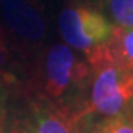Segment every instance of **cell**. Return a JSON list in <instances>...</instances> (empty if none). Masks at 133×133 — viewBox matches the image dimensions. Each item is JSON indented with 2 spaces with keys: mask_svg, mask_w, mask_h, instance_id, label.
<instances>
[{
  "mask_svg": "<svg viewBox=\"0 0 133 133\" xmlns=\"http://www.w3.org/2000/svg\"><path fill=\"white\" fill-rule=\"evenodd\" d=\"M36 98L66 108L81 117L86 108L92 70L84 55L65 43H53L43 50L37 70Z\"/></svg>",
  "mask_w": 133,
  "mask_h": 133,
  "instance_id": "cell-1",
  "label": "cell"
},
{
  "mask_svg": "<svg viewBox=\"0 0 133 133\" xmlns=\"http://www.w3.org/2000/svg\"><path fill=\"white\" fill-rule=\"evenodd\" d=\"M92 70L89 96L83 117H111L133 102V74L115 61L108 43L84 55Z\"/></svg>",
  "mask_w": 133,
  "mask_h": 133,
  "instance_id": "cell-2",
  "label": "cell"
},
{
  "mask_svg": "<svg viewBox=\"0 0 133 133\" xmlns=\"http://www.w3.org/2000/svg\"><path fill=\"white\" fill-rule=\"evenodd\" d=\"M56 21L64 43L81 55L107 43L114 30L104 12L86 0H74L65 5Z\"/></svg>",
  "mask_w": 133,
  "mask_h": 133,
  "instance_id": "cell-3",
  "label": "cell"
},
{
  "mask_svg": "<svg viewBox=\"0 0 133 133\" xmlns=\"http://www.w3.org/2000/svg\"><path fill=\"white\" fill-rule=\"evenodd\" d=\"M0 16L10 42L15 38L30 48L46 42L49 27L40 0H5L0 5Z\"/></svg>",
  "mask_w": 133,
  "mask_h": 133,
  "instance_id": "cell-4",
  "label": "cell"
},
{
  "mask_svg": "<svg viewBox=\"0 0 133 133\" xmlns=\"http://www.w3.org/2000/svg\"><path fill=\"white\" fill-rule=\"evenodd\" d=\"M31 133H81L80 117L70 109L34 98L27 117Z\"/></svg>",
  "mask_w": 133,
  "mask_h": 133,
  "instance_id": "cell-5",
  "label": "cell"
},
{
  "mask_svg": "<svg viewBox=\"0 0 133 133\" xmlns=\"http://www.w3.org/2000/svg\"><path fill=\"white\" fill-rule=\"evenodd\" d=\"M81 133H133V120L127 111L111 117H83L80 118Z\"/></svg>",
  "mask_w": 133,
  "mask_h": 133,
  "instance_id": "cell-6",
  "label": "cell"
},
{
  "mask_svg": "<svg viewBox=\"0 0 133 133\" xmlns=\"http://www.w3.org/2000/svg\"><path fill=\"white\" fill-rule=\"evenodd\" d=\"M108 46L115 61L133 74V28L114 27Z\"/></svg>",
  "mask_w": 133,
  "mask_h": 133,
  "instance_id": "cell-7",
  "label": "cell"
},
{
  "mask_svg": "<svg viewBox=\"0 0 133 133\" xmlns=\"http://www.w3.org/2000/svg\"><path fill=\"white\" fill-rule=\"evenodd\" d=\"M99 5L114 27L133 28V0H101Z\"/></svg>",
  "mask_w": 133,
  "mask_h": 133,
  "instance_id": "cell-8",
  "label": "cell"
},
{
  "mask_svg": "<svg viewBox=\"0 0 133 133\" xmlns=\"http://www.w3.org/2000/svg\"><path fill=\"white\" fill-rule=\"evenodd\" d=\"M0 80L6 83H14L16 80L12 42L2 24H0Z\"/></svg>",
  "mask_w": 133,
  "mask_h": 133,
  "instance_id": "cell-9",
  "label": "cell"
},
{
  "mask_svg": "<svg viewBox=\"0 0 133 133\" xmlns=\"http://www.w3.org/2000/svg\"><path fill=\"white\" fill-rule=\"evenodd\" d=\"M6 133H31V129H30L27 117L25 118L12 120L8 124V127H6Z\"/></svg>",
  "mask_w": 133,
  "mask_h": 133,
  "instance_id": "cell-10",
  "label": "cell"
},
{
  "mask_svg": "<svg viewBox=\"0 0 133 133\" xmlns=\"http://www.w3.org/2000/svg\"><path fill=\"white\" fill-rule=\"evenodd\" d=\"M6 127H8V123H6V109H5V105H3V101L0 98V133H6Z\"/></svg>",
  "mask_w": 133,
  "mask_h": 133,
  "instance_id": "cell-11",
  "label": "cell"
},
{
  "mask_svg": "<svg viewBox=\"0 0 133 133\" xmlns=\"http://www.w3.org/2000/svg\"><path fill=\"white\" fill-rule=\"evenodd\" d=\"M126 111H127V114L130 115V118L133 120V102H132V104H130V105L127 107V109H126Z\"/></svg>",
  "mask_w": 133,
  "mask_h": 133,
  "instance_id": "cell-12",
  "label": "cell"
},
{
  "mask_svg": "<svg viewBox=\"0 0 133 133\" xmlns=\"http://www.w3.org/2000/svg\"><path fill=\"white\" fill-rule=\"evenodd\" d=\"M86 2H89V3H92V5H99L101 3V0H86Z\"/></svg>",
  "mask_w": 133,
  "mask_h": 133,
  "instance_id": "cell-13",
  "label": "cell"
},
{
  "mask_svg": "<svg viewBox=\"0 0 133 133\" xmlns=\"http://www.w3.org/2000/svg\"><path fill=\"white\" fill-rule=\"evenodd\" d=\"M3 2H5V0H0V5H2V3H3Z\"/></svg>",
  "mask_w": 133,
  "mask_h": 133,
  "instance_id": "cell-14",
  "label": "cell"
}]
</instances>
